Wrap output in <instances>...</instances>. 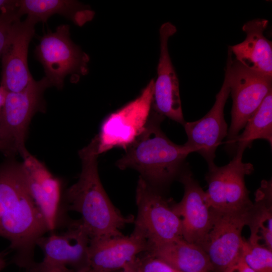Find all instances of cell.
<instances>
[{"label":"cell","mask_w":272,"mask_h":272,"mask_svg":"<svg viewBox=\"0 0 272 272\" xmlns=\"http://www.w3.org/2000/svg\"><path fill=\"white\" fill-rule=\"evenodd\" d=\"M147 252L177 271L211 272L214 269L204 250L183 238L153 247Z\"/></svg>","instance_id":"ffe728a7"},{"label":"cell","mask_w":272,"mask_h":272,"mask_svg":"<svg viewBox=\"0 0 272 272\" xmlns=\"http://www.w3.org/2000/svg\"><path fill=\"white\" fill-rule=\"evenodd\" d=\"M241 252L246 263L255 272H272V250L258 242L244 239Z\"/></svg>","instance_id":"7402d4cb"},{"label":"cell","mask_w":272,"mask_h":272,"mask_svg":"<svg viewBox=\"0 0 272 272\" xmlns=\"http://www.w3.org/2000/svg\"><path fill=\"white\" fill-rule=\"evenodd\" d=\"M268 23L261 18L245 23L242 27L245 40L229 48L235 59L247 68L272 77V43L263 35Z\"/></svg>","instance_id":"ac0fdd59"},{"label":"cell","mask_w":272,"mask_h":272,"mask_svg":"<svg viewBox=\"0 0 272 272\" xmlns=\"http://www.w3.org/2000/svg\"><path fill=\"white\" fill-rule=\"evenodd\" d=\"M123 269H126L128 272H134L133 269H132V268L131 267L130 265V264H128L127 266H126L125 268H124Z\"/></svg>","instance_id":"f546056e"},{"label":"cell","mask_w":272,"mask_h":272,"mask_svg":"<svg viewBox=\"0 0 272 272\" xmlns=\"http://www.w3.org/2000/svg\"><path fill=\"white\" fill-rule=\"evenodd\" d=\"M37 23L27 17L12 24L2 57L1 86L7 92H19L33 80L28 65V52Z\"/></svg>","instance_id":"7c38bea8"},{"label":"cell","mask_w":272,"mask_h":272,"mask_svg":"<svg viewBox=\"0 0 272 272\" xmlns=\"http://www.w3.org/2000/svg\"><path fill=\"white\" fill-rule=\"evenodd\" d=\"M135 198L138 214L133 222L134 229L146 239L149 250L183 238L181 220L171 205L140 176Z\"/></svg>","instance_id":"8992f818"},{"label":"cell","mask_w":272,"mask_h":272,"mask_svg":"<svg viewBox=\"0 0 272 272\" xmlns=\"http://www.w3.org/2000/svg\"><path fill=\"white\" fill-rule=\"evenodd\" d=\"M89 235L80 220L71 222L67 230L51 233L37 242L44 253L32 272H84L90 268Z\"/></svg>","instance_id":"52a82bcc"},{"label":"cell","mask_w":272,"mask_h":272,"mask_svg":"<svg viewBox=\"0 0 272 272\" xmlns=\"http://www.w3.org/2000/svg\"><path fill=\"white\" fill-rule=\"evenodd\" d=\"M17 14L20 18L27 15L36 23L46 22L57 14L79 26L91 21L94 16L89 7L71 0H18Z\"/></svg>","instance_id":"d6986e66"},{"label":"cell","mask_w":272,"mask_h":272,"mask_svg":"<svg viewBox=\"0 0 272 272\" xmlns=\"http://www.w3.org/2000/svg\"><path fill=\"white\" fill-rule=\"evenodd\" d=\"M22 162L30 194L43 215L49 231L58 225L62 203V183L44 164L29 153Z\"/></svg>","instance_id":"2e32d148"},{"label":"cell","mask_w":272,"mask_h":272,"mask_svg":"<svg viewBox=\"0 0 272 272\" xmlns=\"http://www.w3.org/2000/svg\"><path fill=\"white\" fill-rule=\"evenodd\" d=\"M17 10V1L0 0V14Z\"/></svg>","instance_id":"484cf974"},{"label":"cell","mask_w":272,"mask_h":272,"mask_svg":"<svg viewBox=\"0 0 272 272\" xmlns=\"http://www.w3.org/2000/svg\"><path fill=\"white\" fill-rule=\"evenodd\" d=\"M51 87L44 77L20 92H6L0 110V141L7 144L10 156L19 154L23 158L29 153L25 145L29 125L37 112L46 111L44 93Z\"/></svg>","instance_id":"277c9868"},{"label":"cell","mask_w":272,"mask_h":272,"mask_svg":"<svg viewBox=\"0 0 272 272\" xmlns=\"http://www.w3.org/2000/svg\"><path fill=\"white\" fill-rule=\"evenodd\" d=\"M222 272H255L245 262L240 251L235 259Z\"/></svg>","instance_id":"d4e9b609"},{"label":"cell","mask_w":272,"mask_h":272,"mask_svg":"<svg viewBox=\"0 0 272 272\" xmlns=\"http://www.w3.org/2000/svg\"><path fill=\"white\" fill-rule=\"evenodd\" d=\"M0 152H3L6 156L8 154V148L6 144L0 141Z\"/></svg>","instance_id":"83f0119b"},{"label":"cell","mask_w":272,"mask_h":272,"mask_svg":"<svg viewBox=\"0 0 272 272\" xmlns=\"http://www.w3.org/2000/svg\"><path fill=\"white\" fill-rule=\"evenodd\" d=\"M230 93L228 77L225 72L223 85L211 110L200 119L185 122L183 125L187 136L184 146L191 153L202 156L208 166L215 164L216 151L228 134L224 109Z\"/></svg>","instance_id":"4fadbf2b"},{"label":"cell","mask_w":272,"mask_h":272,"mask_svg":"<svg viewBox=\"0 0 272 272\" xmlns=\"http://www.w3.org/2000/svg\"><path fill=\"white\" fill-rule=\"evenodd\" d=\"M34 54L43 67L45 77L58 89L62 88L67 76L88 72L89 57L71 40L68 25H59L54 32L44 34Z\"/></svg>","instance_id":"ba28073f"},{"label":"cell","mask_w":272,"mask_h":272,"mask_svg":"<svg viewBox=\"0 0 272 272\" xmlns=\"http://www.w3.org/2000/svg\"><path fill=\"white\" fill-rule=\"evenodd\" d=\"M243 152L236 151L233 159L227 165L209 166L206 175L208 188L206 192L208 203L212 209L235 211L251 208L245 176L254 171L253 165L242 161Z\"/></svg>","instance_id":"30bf717a"},{"label":"cell","mask_w":272,"mask_h":272,"mask_svg":"<svg viewBox=\"0 0 272 272\" xmlns=\"http://www.w3.org/2000/svg\"><path fill=\"white\" fill-rule=\"evenodd\" d=\"M149 249L146 239L135 229L129 236L90 239L89 269L100 272L122 269Z\"/></svg>","instance_id":"e0dca14e"},{"label":"cell","mask_w":272,"mask_h":272,"mask_svg":"<svg viewBox=\"0 0 272 272\" xmlns=\"http://www.w3.org/2000/svg\"><path fill=\"white\" fill-rule=\"evenodd\" d=\"M6 92L0 87V110L3 105Z\"/></svg>","instance_id":"f1b7e54d"},{"label":"cell","mask_w":272,"mask_h":272,"mask_svg":"<svg viewBox=\"0 0 272 272\" xmlns=\"http://www.w3.org/2000/svg\"><path fill=\"white\" fill-rule=\"evenodd\" d=\"M6 254L4 251L0 252V272L6 267L7 264L5 258Z\"/></svg>","instance_id":"4316f807"},{"label":"cell","mask_w":272,"mask_h":272,"mask_svg":"<svg viewBox=\"0 0 272 272\" xmlns=\"http://www.w3.org/2000/svg\"><path fill=\"white\" fill-rule=\"evenodd\" d=\"M7 157L0 164V236L15 251L12 263L31 272L37 243L49 231L30 194L23 163Z\"/></svg>","instance_id":"6da1fadb"},{"label":"cell","mask_w":272,"mask_h":272,"mask_svg":"<svg viewBox=\"0 0 272 272\" xmlns=\"http://www.w3.org/2000/svg\"><path fill=\"white\" fill-rule=\"evenodd\" d=\"M184 186L180 201L171 205L173 212L180 218L183 239L201 246L212 224V214L206 192L189 172L180 175Z\"/></svg>","instance_id":"9a60e30c"},{"label":"cell","mask_w":272,"mask_h":272,"mask_svg":"<svg viewBox=\"0 0 272 272\" xmlns=\"http://www.w3.org/2000/svg\"><path fill=\"white\" fill-rule=\"evenodd\" d=\"M170 22L162 24L160 29V51L157 66V77L154 84L151 110L184 125L179 94V81L168 51L169 38L176 32Z\"/></svg>","instance_id":"5bb4252c"},{"label":"cell","mask_w":272,"mask_h":272,"mask_svg":"<svg viewBox=\"0 0 272 272\" xmlns=\"http://www.w3.org/2000/svg\"><path fill=\"white\" fill-rule=\"evenodd\" d=\"M164 118L151 110L145 130L116 162L120 169L137 170L156 189L181 174L185 159L191 153L184 145L174 143L162 131L160 124Z\"/></svg>","instance_id":"3957f363"},{"label":"cell","mask_w":272,"mask_h":272,"mask_svg":"<svg viewBox=\"0 0 272 272\" xmlns=\"http://www.w3.org/2000/svg\"><path fill=\"white\" fill-rule=\"evenodd\" d=\"M98 140L96 135L79 152L82 170L78 180L63 193V208L80 213L90 239L123 235L121 230L133 223L132 215L124 216L113 205L103 188L97 167Z\"/></svg>","instance_id":"7a4b0ae2"},{"label":"cell","mask_w":272,"mask_h":272,"mask_svg":"<svg viewBox=\"0 0 272 272\" xmlns=\"http://www.w3.org/2000/svg\"><path fill=\"white\" fill-rule=\"evenodd\" d=\"M115 272H128V271L125 269H122L121 270L116 271Z\"/></svg>","instance_id":"1f68e13d"},{"label":"cell","mask_w":272,"mask_h":272,"mask_svg":"<svg viewBox=\"0 0 272 272\" xmlns=\"http://www.w3.org/2000/svg\"><path fill=\"white\" fill-rule=\"evenodd\" d=\"M130 265L134 272L177 271L166 262L147 251L139 255Z\"/></svg>","instance_id":"603a6c76"},{"label":"cell","mask_w":272,"mask_h":272,"mask_svg":"<svg viewBox=\"0 0 272 272\" xmlns=\"http://www.w3.org/2000/svg\"><path fill=\"white\" fill-rule=\"evenodd\" d=\"M154 84L152 80L136 99L105 119L96 135L99 155L114 148L125 151L143 132L151 110Z\"/></svg>","instance_id":"9c48e42d"},{"label":"cell","mask_w":272,"mask_h":272,"mask_svg":"<svg viewBox=\"0 0 272 272\" xmlns=\"http://www.w3.org/2000/svg\"><path fill=\"white\" fill-rule=\"evenodd\" d=\"M116 271H112V272H115ZM84 272H100V271H96V270H94L93 269H89Z\"/></svg>","instance_id":"4dcf8cb0"},{"label":"cell","mask_w":272,"mask_h":272,"mask_svg":"<svg viewBox=\"0 0 272 272\" xmlns=\"http://www.w3.org/2000/svg\"><path fill=\"white\" fill-rule=\"evenodd\" d=\"M176 272H181V271H177Z\"/></svg>","instance_id":"d6a6232c"},{"label":"cell","mask_w":272,"mask_h":272,"mask_svg":"<svg viewBox=\"0 0 272 272\" xmlns=\"http://www.w3.org/2000/svg\"><path fill=\"white\" fill-rule=\"evenodd\" d=\"M243 132L235 140L236 151L244 152L258 139L272 145V91L265 97L257 110L247 120Z\"/></svg>","instance_id":"44dd1931"},{"label":"cell","mask_w":272,"mask_h":272,"mask_svg":"<svg viewBox=\"0 0 272 272\" xmlns=\"http://www.w3.org/2000/svg\"><path fill=\"white\" fill-rule=\"evenodd\" d=\"M20 18L17 14V11L0 14V57L12 24L17 19Z\"/></svg>","instance_id":"cb8c5ba5"},{"label":"cell","mask_w":272,"mask_h":272,"mask_svg":"<svg viewBox=\"0 0 272 272\" xmlns=\"http://www.w3.org/2000/svg\"><path fill=\"white\" fill-rule=\"evenodd\" d=\"M253 207L235 211L211 208L212 226L201 247L214 268L222 271L239 254L244 240L242 232L249 223Z\"/></svg>","instance_id":"8fae6325"},{"label":"cell","mask_w":272,"mask_h":272,"mask_svg":"<svg viewBox=\"0 0 272 272\" xmlns=\"http://www.w3.org/2000/svg\"><path fill=\"white\" fill-rule=\"evenodd\" d=\"M225 72L233 100L227 148L235 149V140L247 120L272 91V77L250 70L233 59L229 48Z\"/></svg>","instance_id":"5b68a950"}]
</instances>
